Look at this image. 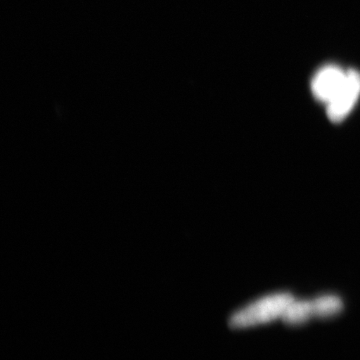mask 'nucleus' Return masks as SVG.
Wrapping results in <instances>:
<instances>
[{"label":"nucleus","instance_id":"1","mask_svg":"<svg viewBox=\"0 0 360 360\" xmlns=\"http://www.w3.org/2000/svg\"><path fill=\"white\" fill-rule=\"evenodd\" d=\"M293 300V295L288 292L264 296L232 314L229 323L233 328H248L283 319Z\"/></svg>","mask_w":360,"mask_h":360},{"label":"nucleus","instance_id":"2","mask_svg":"<svg viewBox=\"0 0 360 360\" xmlns=\"http://www.w3.org/2000/svg\"><path fill=\"white\" fill-rule=\"evenodd\" d=\"M359 96L360 73L356 70L347 71L345 84L335 97L326 104L329 120L336 123L342 122L354 108Z\"/></svg>","mask_w":360,"mask_h":360},{"label":"nucleus","instance_id":"3","mask_svg":"<svg viewBox=\"0 0 360 360\" xmlns=\"http://www.w3.org/2000/svg\"><path fill=\"white\" fill-rule=\"evenodd\" d=\"M347 71L335 65L322 68L312 79V94L317 101L328 104L345 84Z\"/></svg>","mask_w":360,"mask_h":360},{"label":"nucleus","instance_id":"4","mask_svg":"<svg viewBox=\"0 0 360 360\" xmlns=\"http://www.w3.org/2000/svg\"><path fill=\"white\" fill-rule=\"evenodd\" d=\"M315 317L314 302L310 300H293L283 316V321L290 326H300Z\"/></svg>","mask_w":360,"mask_h":360},{"label":"nucleus","instance_id":"5","mask_svg":"<svg viewBox=\"0 0 360 360\" xmlns=\"http://www.w3.org/2000/svg\"><path fill=\"white\" fill-rule=\"evenodd\" d=\"M312 302H314L315 317L326 319V317L335 316L343 309V302L340 296L321 295L312 300Z\"/></svg>","mask_w":360,"mask_h":360}]
</instances>
